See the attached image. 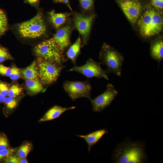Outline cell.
<instances>
[{"instance_id": "19", "label": "cell", "mask_w": 163, "mask_h": 163, "mask_svg": "<svg viewBox=\"0 0 163 163\" xmlns=\"http://www.w3.org/2000/svg\"><path fill=\"white\" fill-rule=\"evenodd\" d=\"M81 47V40L79 37L75 43L70 47L66 53L67 58L74 64L76 63L77 58L80 52Z\"/></svg>"}, {"instance_id": "28", "label": "cell", "mask_w": 163, "mask_h": 163, "mask_svg": "<svg viewBox=\"0 0 163 163\" xmlns=\"http://www.w3.org/2000/svg\"><path fill=\"white\" fill-rule=\"evenodd\" d=\"M17 148H8L0 151V160L5 159L7 157L15 152Z\"/></svg>"}, {"instance_id": "37", "label": "cell", "mask_w": 163, "mask_h": 163, "mask_svg": "<svg viewBox=\"0 0 163 163\" xmlns=\"http://www.w3.org/2000/svg\"><path fill=\"white\" fill-rule=\"evenodd\" d=\"M125 1H132V0H124Z\"/></svg>"}, {"instance_id": "17", "label": "cell", "mask_w": 163, "mask_h": 163, "mask_svg": "<svg viewBox=\"0 0 163 163\" xmlns=\"http://www.w3.org/2000/svg\"><path fill=\"white\" fill-rule=\"evenodd\" d=\"M20 70L21 77L25 80H39L36 60L33 61L28 66Z\"/></svg>"}, {"instance_id": "18", "label": "cell", "mask_w": 163, "mask_h": 163, "mask_svg": "<svg viewBox=\"0 0 163 163\" xmlns=\"http://www.w3.org/2000/svg\"><path fill=\"white\" fill-rule=\"evenodd\" d=\"M150 53L152 58L157 61L158 65L163 58V41L159 40L152 43L150 48Z\"/></svg>"}, {"instance_id": "23", "label": "cell", "mask_w": 163, "mask_h": 163, "mask_svg": "<svg viewBox=\"0 0 163 163\" xmlns=\"http://www.w3.org/2000/svg\"><path fill=\"white\" fill-rule=\"evenodd\" d=\"M19 100L17 98L9 96L6 97L4 101L5 107L8 111H13L18 106Z\"/></svg>"}, {"instance_id": "11", "label": "cell", "mask_w": 163, "mask_h": 163, "mask_svg": "<svg viewBox=\"0 0 163 163\" xmlns=\"http://www.w3.org/2000/svg\"><path fill=\"white\" fill-rule=\"evenodd\" d=\"M120 5L128 20L132 23H135L141 14L142 10L141 4L138 2L130 1L121 2Z\"/></svg>"}, {"instance_id": "27", "label": "cell", "mask_w": 163, "mask_h": 163, "mask_svg": "<svg viewBox=\"0 0 163 163\" xmlns=\"http://www.w3.org/2000/svg\"><path fill=\"white\" fill-rule=\"evenodd\" d=\"M82 9L86 11L91 9L94 4V0H78Z\"/></svg>"}, {"instance_id": "31", "label": "cell", "mask_w": 163, "mask_h": 163, "mask_svg": "<svg viewBox=\"0 0 163 163\" xmlns=\"http://www.w3.org/2000/svg\"><path fill=\"white\" fill-rule=\"evenodd\" d=\"M20 158L14 153L10 155L5 159L6 163H19Z\"/></svg>"}, {"instance_id": "14", "label": "cell", "mask_w": 163, "mask_h": 163, "mask_svg": "<svg viewBox=\"0 0 163 163\" xmlns=\"http://www.w3.org/2000/svg\"><path fill=\"white\" fill-rule=\"evenodd\" d=\"M107 133L106 129H103L94 131L86 135H77V136L85 140L88 145V150L89 152L91 147Z\"/></svg>"}, {"instance_id": "35", "label": "cell", "mask_w": 163, "mask_h": 163, "mask_svg": "<svg viewBox=\"0 0 163 163\" xmlns=\"http://www.w3.org/2000/svg\"><path fill=\"white\" fill-rule=\"evenodd\" d=\"M28 161L26 158H20L19 159V163H27Z\"/></svg>"}, {"instance_id": "4", "label": "cell", "mask_w": 163, "mask_h": 163, "mask_svg": "<svg viewBox=\"0 0 163 163\" xmlns=\"http://www.w3.org/2000/svg\"><path fill=\"white\" fill-rule=\"evenodd\" d=\"M100 59L101 64L106 66L105 70L107 74L121 75L124 59L118 52L109 46L104 44L100 52Z\"/></svg>"}, {"instance_id": "34", "label": "cell", "mask_w": 163, "mask_h": 163, "mask_svg": "<svg viewBox=\"0 0 163 163\" xmlns=\"http://www.w3.org/2000/svg\"><path fill=\"white\" fill-rule=\"evenodd\" d=\"M25 1L30 4L35 5L38 3L40 0H25Z\"/></svg>"}, {"instance_id": "3", "label": "cell", "mask_w": 163, "mask_h": 163, "mask_svg": "<svg viewBox=\"0 0 163 163\" xmlns=\"http://www.w3.org/2000/svg\"><path fill=\"white\" fill-rule=\"evenodd\" d=\"M34 52L37 57L60 65H62L65 61L63 52L53 38L37 44L34 48Z\"/></svg>"}, {"instance_id": "24", "label": "cell", "mask_w": 163, "mask_h": 163, "mask_svg": "<svg viewBox=\"0 0 163 163\" xmlns=\"http://www.w3.org/2000/svg\"><path fill=\"white\" fill-rule=\"evenodd\" d=\"M13 59L8 50L0 45V64L7 60Z\"/></svg>"}, {"instance_id": "6", "label": "cell", "mask_w": 163, "mask_h": 163, "mask_svg": "<svg viewBox=\"0 0 163 163\" xmlns=\"http://www.w3.org/2000/svg\"><path fill=\"white\" fill-rule=\"evenodd\" d=\"M38 77L44 85H49L55 82L62 70L65 67L37 57L36 60Z\"/></svg>"}, {"instance_id": "16", "label": "cell", "mask_w": 163, "mask_h": 163, "mask_svg": "<svg viewBox=\"0 0 163 163\" xmlns=\"http://www.w3.org/2000/svg\"><path fill=\"white\" fill-rule=\"evenodd\" d=\"M25 85L28 93L34 95L45 91L43 85L39 80L28 79L25 80Z\"/></svg>"}, {"instance_id": "12", "label": "cell", "mask_w": 163, "mask_h": 163, "mask_svg": "<svg viewBox=\"0 0 163 163\" xmlns=\"http://www.w3.org/2000/svg\"><path fill=\"white\" fill-rule=\"evenodd\" d=\"M71 28L69 25L59 29L53 37L61 50L63 52L70 44Z\"/></svg>"}, {"instance_id": "33", "label": "cell", "mask_w": 163, "mask_h": 163, "mask_svg": "<svg viewBox=\"0 0 163 163\" xmlns=\"http://www.w3.org/2000/svg\"><path fill=\"white\" fill-rule=\"evenodd\" d=\"M56 3H62L65 4L71 10L72 9L70 6L69 0H53Z\"/></svg>"}, {"instance_id": "1", "label": "cell", "mask_w": 163, "mask_h": 163, "mask_svg": "<svg viewBox=\"0 0 163 163\" xmlns=\"http://www.w3.org/2000/svg\"><path fill=\"white\" fill-rule=\"evenodd\" d=\"M117 163H143L147 161L144 143L125 139L117 145L112 155Z\"/></svg>"}, {"instance_id": "9", "label": "cell", "mask_w": 163, "mask_h": 163, "mask_svg": "<svg viewBox=\"0 0 163 163\" xmlns=\"http://www.w3.org/2000/svg\"><path fill=\"white\" fill-rule=\"evenodd\" d=\"M118 94V92L114 86L111 84H108L104 92L94 99H89L93 111L99 112L103 110L110 104Z\"/></svg>"}, {"instance_id": "13", "label": "cell", "mask_w": 163, "mask_h": 163, "mask_svg": "<svg viewBox=\"0 0 163 163\" xmlns=\"http://www.w3.org/2000/svg\"><path fill=\"white\" fill-rule=\"evenodd\" d=\"M74 106L68 108L63 107L58 105H55L50 108L39 120L40 122L53 120L59 117L66 111L74 109Z\"/></svg>"}, {"instance_id": "26", "label": "cell", "mask_w": 163, "mask_h": 163, "mask_svg": "<svg viewBox=\"0 0 163 163\" xmlns=\"http://www.w3.org/2000/svg\"><path fill=\"white\" fill-rule=\"evenodd\" d=\"M9 147V143L6 136L3 133L0 134V151Z\"/></svg>"}, {"instance_id": "7", "label": "cell", "mask_w": 163, "mask_h": 163, "mask_svg": "<svg viewBox=\"0 0 163 163\" xmlns=\"http://www.w3.org/2000/svg\"><path fill=\"white\" fill-rule=\"evenodd\" d=\"M63 87L72 100L74 101L81 97L90 99L91 86L88 81H69L64 82Z\"/></svg>"}, {"instance_id": "5", "label": "cell", "mask_w": 163, "mask_h": 163, "mask_svg": "<svg viewBox=\"0 0 163 163\" xmlns=\"http://www.w3.org/2000/svg\"><path fill=\"white\" fill-rule=\"evenodd\" d=\"M18 30L20 36L24 38H35L44 35L46 29L41 12L31 19L18 24Z\"/></svg>"}, {"instance_id": "8", "label": "cell", "mask_w": 163, "mask_h": 163, "mask_svg": "<svg viewBox=\"0 0 163 163\" xmlns=\"http://www.w3.org/2000/svg\"><path fill=\"white\" fill-rule=\"evenodd\" d=\"M101 62H96L92 59H90L84 65L80 66H75L67 72H76L82 74L88 78H103L108 80L107 73L105 70L101 67Z\"/></svg>"}, {"instance_id": "15", "label": "cell", "mask_w": 163, "mask_h": 163, "mask_svg": "<svg viewBox=\"0 0 163 163\" xmlns=\"http://www.w3.org/2000/svg\"><path fill=\"white\" fill-rule=\"evenodd\" d=\"M48 14L49 21L56 29L65 23L70 15L67 13H56L54 10L49 12Z\"/></svg>"}, {"instance_id": "30", "label": "cell", "mask_w": 163, "mask_h": 163, "mask_svg": "<svg viewBox=\"0 0 163 163\" xmlns=\"http://www.w3.org/2000/svg\"><path fill=\"white\" fill-rule=\"evenodd\" d=\"M11 72V67L6 66L0 64V74L5 76L9 77Z\"/></svg>"}, {"instance_id": "10", "label": "cell", "mask_w": 163, "mask_h": 163, "mask_svg": "<svg viewBox=\"0 0 163 163\" xmlns=\"http://www.w3.org/2000/svg\"><path fill=\"white\" fill-rule=\"evenodd\" d=\"M94 17V14L85 15L79 13H76L74 16L73 21L75 27L81 35L85 45L87 43Z\"/></svg>"}, {"instance_id": "2", "label": "cell", "mask_w": 163, "mask_h": 163, "mask_svg": "<svg viewBox=\"0 0 163 163\" xmlns=\"http://www.w3.org/2000/svg\"><path fill=\"white\" fill-rule=\"evenodd\" d=\"M163 24L162 15L153 9L145 11L138 22L141 34L145 37L159 34L162 29Z\"/></svg>"}, {"instance_id": "21", "label": "cell", "mask_w": 163, "mask_h": 163, "mask_svg": "<svg viewBox=\"0 0 163 163\" xmlns=\"http://www.w3.org/2000/svg\"><path fill=\"white\" fill-rule=\"evenodd\" d=\"M8 28L6 15L2 9L0 8V38L5 33Z\"/></svg>"}, {"instance_id": "29", "label": "cell", "mask_w": 163, "mask_h": 163, "mask_svg": "<svg viewBox=\"0 0 163 163\" xmlns=\"http://www.w3.org/2000/svg\"><path fill=\"white\" fill-rule=\"evenodd\" d=\"M10 85L5 82L0 80V92L4 96H8Z\"/></svg>"}, {"instance_id": "22", "label": "cell", "mask_w": 163, "mask_h": 163, "mask_svg": "<svg viewBox=\"0 0 163 163\" xmlns=\"http://www.w3.org/2000/svg\"><path fill=\"white\" fill-rule=\"evenodd\" d=\"M23 88L18 84L15 83L10 85L8 96L13 98H17L23 91Z\"/></svg>"}, {"instance_id": "36", "label": "cell", "mask_w": 163, "mask_h": 163, "mask_svg": "<svg viewBox=\"0 0 163 163\" xmlns=\"http://www.w3.org/2000/svg\"><path fill=\"white\" fill-rule=\"evenodd\" d=\"M6 97L3 95L0 92V103L4 102Z\"/></svg>"}, {"instance_id": "32", "label": "cell", "mask_w": 163, "mask_h": 163, "mask_svg": "<svg viewBox=\"0 0 163 163\" xmlns=\"http://www.w3.org/2000/svg\"><path fill=\"white\" fill-rule=\"evenodd\" d=\"M152 5L156 8L162 9L163 8V0H151Z\"/></svg>"}, {"instance_id": "25", "label": "cell", "mask_w": 163, "mask_h": 163, "mask_svg": "<svg viewBox=\"0 0 163 163\" xmlns=\"http://www.w3.org/2000/svg\"><path fill=\"white\" fill-rule=\"evenodd\" d=\"M11 72L10 78L13 81L18 80L21 77V70L15 65L11 67Z\"/></svg>"}, {"instance_id": "20", "label": "cell", "mask_w": 163, "mask_h": 163, "mask_svg": "<svg viewBox=\"0 0 163 163\" xmlns=\"http://www.w3.org/2000/svg\"><path fill=\"white\" fill-rule=\"evenodd\" d=\"M32 148V145L31 143L25 142L17 148L15 152H16V155L19 158H26Z\"/></svg>"}]
</instances>
